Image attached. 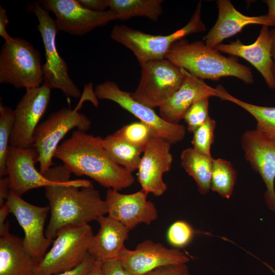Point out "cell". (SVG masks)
<instances>
[{"label": "cell", "mask_w": 275, "mask_h": 275, "mask_svg": "<svg viewBox=\"0 0 275 275\" xmlns=\"http://www.w3.org/2000/svg\"><path fill=\"white\" fill-rule=\"evenodd\" d=\"M71 174L63 164L51 167L44 173L57 181L45 187L50 213L45 232L52 240L64 226L88 224L107 213L106 202L92 183L86 179L70 180Z\"/></svg>", "instance_id": "obj_1"}, {"label": "cell", "mask_w": 275, "mask_h": 275, "mask_svg": "<svg viewBox=\"0 0 275 275\" xmlns=\"http://www.w3.org/2000/svg\"><path fill=\"white\" fill-rule=\"evenodd\" d=\"M102 139L76 129L57 148L54 157L77 176H87L108 189L131 186L132 173L115 163L102 145Z\"/></svg>", "instance_id": "obj_2"}, {"label": "cell", "mask_w": 275, "mask_h": 275, "mask_svg": "<svg viewBox=\"0 0 275 275\" xmlns=\"http://www.w3.org/2000/svg\"><path fill=\"white\" fill-rule=\"evenodd\" d=\"M165 59L203 80H218L232 76L246 84L254 83L250 68L240 63L236 58L224 56L203 41L190 42L185 38L178 40L172 45Z\"/></svg>", "instance_id": "obj_3"}, {"label": "cell", "mask_w": 275, "mask_h": 275, "mask_svg": "<svg viewBox=\"0 0 275 275\" xmlns=\"http://www.w3.org/2000/svg\"><path fill=\"white\" fill-rule=\"evenodd\" d=\"M202 3L200 1L189 21L181 29L167 35L144 33L125 25H116L111 32L112 40L130 49L140 64L165 59L172 45L186 36L206 30L201 18Z\"/></svg>", "instance_id": "obj_4"}, {"label": "cell", "mask_w": 275, "mask_h": 275, "mask_svg": "<svg viewBox=\"0 0 275 275\" xmlns=\"http://www.w3.org/2000/svg\"><path fill=\"white\" fill-rule=\"evenodd\" d=\"M92 228L88 224L68 225L57 233L50 249L37 264L34 275H54L71 270L87 258Z\"/></svg>", "instance_id": "obj_5"}, {"label": "cell", "mask_w": 275, "mask_h": 275, "mask_svg": "<svg viewBox=\"0 0 275 275\" xmlns=\"http://www.w3.org/2000/svg\"><path fill=\"white\" fill-rule=\"evenodd\" d=\"M0 83L26 90L43 84L40 52L29 41L14 37L2 46Z\"/></svg>", "instance_id": "obj_6"}, {"label": "cell", "mask_w": 275, "mask_h": 275, "mask_svg": "<svg viewBox=\"0 0 275 275\" xmlns=\"http://www.w3.org/2000/svg\"><path fill=\"white\" fill-rule=\"evenodd\" d=\"M26 11L37 17V28L44 47L45 63L42 65L43 84L51 89L61 90L67 97L79 98L81 96L80 90L70 77L68 65L57 50L56 36L59 30L54 19L39 1L28 3Z\"/></svg>", "instance_id": "obj_7"}, {"label": "cell", "mask_w": 275, "mask_h": 275, "mask_svg": "<svg viewBox=\"0 0 275 275\" xmlns=\"http://www.w3.org/2000/svg\"><path fill=\"white\" fill-rule=\"evenodd\" d=\"M85 97L74 109L63 107L50 114L39 123L34 135L33 147L38 152L37 162L40 172L43 174L53 166L52 159L60 141L73 128L87 132L92 123L85 114L78 112Z\"/></svg>", "instance_id": "obj_8"}, {"label": "cell", "mask_w": 275, "mask_h": 275, "mask_svg": "<svg viewBox=\"0 0 275 275\" xmlns=\"http://www.w3.org/2000/svg\"><path fill=\"white\" fill-rule=\"evenodd\" d=\"M94 92L97 98L114 101L148 126L153 137L163 139L171 144L180 142L184 138L185 126L165 121L153 108L134 99L131 93L122 90L115 82L105 80L100 83Z\"/></svg>", "instance_id": "obj_9"}, {"label": "cell", "mask_w": 275, "mask_h": 275, "mask_svg": "<svg viewBox=\"0 0 275 275\" xmlns=\"http://www.w3.org/2000/svg\"><path fill=\"white\" fill-rule=\"evenodd\" d=\"M140 65L141 78L132 96L152 108L159 107L181 86L184 76L182 69L166 59Z\"/></svg>", "instance_id": "obj_10"}, {"label": "cell", "mask_w": 275, "mask_h": 275, "mask_svg": "<svg viewBox=\"0 0 275 275\" xmlns=\"http://www.w3.org/2000/svg\"><path fill=\"white\" fill-rule=\"evenodd\" d=\"M6 203L24 232L22 241L25 249L39 263L53 242L44 231L49 206L33 205L11 191Z\"/></svg>", "instance_id": "obj_11"}, {"label": "cell", "mask_w": 275, "mask_h": 275, "mask_svg": "<svg viewBox=\"0 0 275 275\" xmlns=\"http://www.w3.org/2000/svg\"><path fill=\"white\" fill-rule=\"evenodd\" d=\"M50 96L51 89L44 84L26 90L14 109V121L9 143L10 146H33L35 130L47 109Z\"/></svg>", "instance_id": "obj_12"}, {"label": "cell", "mask_w": 275, "mask_h": 275, "mask_svg": "<svg viewBox=\"0 0 275 275\" xmlns=\"http://www.w3.org/2000/svg\"><path fill=\"white\" fill-rule=\"evenodd\" d=\"M41 6L54 14L59 31L82 36L94 29L118 19L116 13L108 9L94 12L81 6L77 0H41Z\"/></svg>", "instance_id": "obj_13"}, {"label": "cell", "mask_w": 275, "mask_h": 275, "mask_svg": "<svg viewBox=\"0 0 275 275\" xmlns=\"http://www.w3.org/2000/svg\"><path fill=\"white\" fill-rule=\"evenodd\" d=\"M240 143L245 159L265 183V203L275 212V142L255 129L245 131Z\"/></svg>", "instance_id": "obj_14"}, {"label": "cell", "mask_w": 275, "mask_h": 275, "mask_svg": "<svg viewBox=\"0 0 275 275\" xmlns=\"http://www.w3.org/2000/svg\"><path fill=\"white\" fill-rule=\"evenodd\" d=\"M171 144L152 137L146 145L138 168L137 179L142 189L159 197L167 191L164 173L170 171L173 162Z\"/></svg>", "instance_id": "obj_15"}, {"label": "cell", "mask_w": 275, "mask_h": 275, "mask_svg": "<svg viewBox=\"0 0 275 275\" xmlns=\"http://www.w3.org/2000/svg\"><path fill=\"white\" fill-rule=\"evenodd\" d=\"M118 259L130 275H145L161 266L189 261L178 249L169 248L150 239L140 243L133 250L125 247Z\"/></svg>", "instance_id": "obj_16"}, {"label": "cell", "mask_w": 275, "mask_h": 275, "mask_svg": "<svg viewBox=\"0 0 275 275\" xmlns=\"http://www.w3.org/2000/svg\"><path fill=\"white\" fill-rule=\"evenodd\" d=\"M148 194L141 189L129 194L108 189L105 201L107 215L117 220L130 231L138 225H150L158 217L155 204L147 200Z\"/></svg>", "instance_id": "obj_17"}, {"label": "cell", "mask_w": 275, "mask_h": 275, "mask_svg": "<svg viewBox=\"0 0 275 275\" xmlns=\"http://www.w3.org/2000/svg\"><path fill=\"white\" fill-rule=\"evenodd\" d=\"M38 152L33 146L20 148L9 146L5 166L10 191L18 196L34 188L46 187L56 183L39 172L35 166Z\"/></svg>", "instance_id": "obj_18"}, {"label": "cell", "mask_w": 275, "mask_h": 275, "mask_svg": "<svg viewBox=\"0 0 275 275\" xmlns=\"http://www.w3.org/2000/svg\"><path fill=\"white\" fill-rule=\"evenodd\" d=\"M272 39L269 26L262 25L258 37L252 44L245 45L237 39L228 44L221 43L215 48L225 53L248 61L261 74L268 88L275 90V78L272 71Z\"/></svg>", "instance_id": "obj_19"}, {"label": "cell", "mask_w": 275, "mask_h": 275, "mask_svg": "<svg viewBox=\"0 0 275 275\" xmlns=\"http://www.w3.org/2000/svg\"><path fill=\"white\" fill-rule=\"evenodd\" d=\"M182 69L184 76L181 86L159 107L161 118L174 124H179L186 111L196 101L205 98L218 97L216 88L210 87L204 80Z\"/></svg>", "instance_id": "obj_20"}, {"label": "cell", "mask_w": 275, "mask_h": 275, "mask_svg": "<svg viewBox=\"0 0 275 275\" xmlns=\"http://www.w3.org/2000/svg\"><path fill=\"white\" fill-rule=\"evenodd\" d=\"M216 4L218 9L217 20L203 38V41L210 47L215 48L224 40L235 35L250 24L275 26V22L267 14L245 15L239 12L229 0H218Z\"/></svg>", "instance_id": "obj_21"}, {"label": "cell", "mask_w": 275, "mask_h": 275, "mask_svg": "<svg viewBox=\"0 0 275 275\" xmlns=\"http://www.w3.org/2000/svg\"><path fill=\"white\" fill-rule=\"evenodd\" d=\"M97 222L99 229L91 239L89 253L102 262L118 259L130 231L108 215L100 217Z\"/></svg>", "instance_id": "obj_22"}, {"label": "cell", "mask_w": 275, "mask_h": 275, "mask_svg": "<svg viewBox=\"0 0 275 275\" xmlns=\"http://www.w3.org/2000/svg\"><path fill=\"white\" fill-rule=\"evenodd\" d=\"M9 227L8 224L0 234V275H34L38 263Z\"/></svg>", "instance_id": "obj_23"}, {"label": "cell", "mask_w": 275, "mask_h": 275, "mask_svg": "<svg viewBox=\"0 0 275 275\" xmlns=\"http://www.w3.org/2000/svg\"><path fill=\"white\" fill-rule=\"evenodd\" d=\"M181 166L196 182L198 191L202 195L211 189L213 158L201 154L193 148L184 149L181 154Z\"/></svg>", "instance_id": "obj_24"}, {"label": "cell", "mask_w": 275, "mask_h": 275, "mask_svg": "<svg viewBox=\"0 0 275 275\" xmlns=\"http://www.w3.org/2000/svg\"><path fill=\"white\" fill-rule=\"evenodd\" d=\"M162 0H106L107 8L114 11L118 19L144 17L157 21L163 12Z\"/></svg>", "instance_id": "obj_25"}, {"label": "cell", "mask_w": 275, "mask_h": 275, "mask_svg": "<svg viewBox=\"0 0 275 275\" xmlns=\"http://www.w3.org/2000/svg\"><path fill=\"white\" fill-rule=\"evenodd\" d=\"M216 88L218 98L233 102L248 112L256 121V129L275 142V107L260 106L243 101L231 95L221 85Z\"/></svg>", "instance_id": "obj_26"}, {"label": "cell", "mask_w": 275, "mask_h": 275, "mask_svg": "<svg viewBox=\"0 0 275 275\" xmlns=\"http://www.w3.org/2000/svg\"><path fill=\"white\" fill-rule=\"evenodd\" d=\"M102 145L115 163L131 173L138 169L142 150L114 133L103 138Z\"/></svg>", "instance_id": "obj_27"}, {"label": "cell", "mask_w": 275, "mask_h": 275, "mask_svg": "<svg viewBox=\"0 0 275 275\" xmlns=\"http://www.w3.org/2000/svg\"><path fill=\"white\" fill-rule=\"evenodd\" d=\"M236 181V172L232 163L222 158H213L211 189L223 198L229 199L232 195Z\"/></svg>", "instance_id": "obj_28"}, {"label": "cell", "mask_w": 275, "mask_h": 275, "mask_svg": "<svg viewBox=\"0 0 275 275\" xmlns=\"http://www.w3.org/2000/svg\"><path fill=\"white\" fill-rule=\"evenodd\" d=\"M14 121V110L0 104V177L7 176L6 158Z\"/></svg>", "instance_id": "obj_29"}, {"label": "cell", "mask_w": 275, "mask_h": 275, "mask_svg": "<svg viewBox=\"0 0 275 275\" xmlns=\"http://www.w3.org/2000/svg\"><path fill=\"white\" fill-rule=\"evenodd\" d=\"M114 133L143 151L153 137L150 127L140 121L124 125Z\"/></svg>", "instance_id": "obj_30"}, {"label": "cell", "mask_w": 275, "mask_h": 275, "mask_svg": "<svg viewBox=\"0 0 275 275\" xmlns=\"http://www.w3.org/2000/svg\"><path fill=\"white\" fill-rule=\"evenodd\" d=\"M216 121L209 117L206 122L193 132V148L198 152L208 156L211 155V147L214 141Z\"/></svg>", "instance_id": "obj_31"}, {"label": "cell", "mask_w": 275, "mask_h": 275, "mask_svg": "<svg viewBox=\"0 0 275 275\" xmlns=\"http://www.w3.org/2000/svg\"><path fill=\"white\" fill-rule=\"evenodd\" d=\"M195 230L187 222L179 220L173 223L169 228L167 238L169 243L174 248L185 247L192 240Z\"/></svg>", "instance_id": "obj_32"}, {"label": "cell", "mask_w": 275, "mask_h": 275, "mask_svg": "<svg viewBox=\"0 0 275 275\" xmlns=\"http://www.w3.org/2000/svg\"><path fill=\"white\" fill-rule=\"evenodd\" d=\"M209 98H205L196 101L185 113L183 119L189 132L193 133L210 117L208 112Z\"/></svg>", "instance_id": "obj_33"}, {"label": "cell", "mask_w": 275, "mask_h": 275, "mask_svg": "<svg viewBox=\"0 0 275 275\" xmlns=\"http://www.w3.org/2000/svg\"><path fill=\"white\" fill-rule=\"evenodd\" d=\"M186 263L174 264L156 268L145 275H189Z\"/></svg>", "instance_id": "obj_34"}, {"label": "cell", "mask_w": 275, "mask_h": 275, "mask_svg": "<svg viewBox=\"0 0 275 275\" xmlns=\"http://www.w3.org/2000/svg\"><path fill=\"white\" fill-rule=\"evenodd\" d=\"M103 275H130L119 259L102 262Z\"/></svg>", "instance_id": "obj_35"}, {"label": "cell", "mask_w": 275, "mask_h": 275, "mask_svg": "<svg viewBox=\"0 0 275 275\" xmlns=\"http://www.w3.org/2000/svg\"><path fill=\"white\" fill-rule=\"evenodd\" d=\"M96 261L90 254L86 260L78 266L70 270L54 275H86Z\"/></svg>", "instance_id": "obj_36"}, {"label": "cell", "mask_w": 275, "mask_h": 275, "mask_svg": "<svg viewBox=\"0 0 275 275\" xmlns=\"http://www.w3.org/2000/svg\"><path fill=\"white\" fill-rule=\"evenodd\" d=\"M9 23L8 15L6 10L0 6V36L7 43L13 39L7 31V27Z\"/></svg>", "instance_id": "obj_37"}, {"label": "cell", "mask_w": 275, "mask_h": 275, "mask_svg": "<svg viewBox=\"0 0 275 275\" xmlns=\"http://www.w3.org/2000/svg\"><path fill=\"white\" fill-rule=\"evenodd\" d=\"M85 8L94 12H103L107 8L106 0H77Z\"/></svg>", "instance_id": "obj_38"}, {"label": "cell", "mask_w": 275, "mask_h": 275, "mask_svg": "<svg viewBox=\"0 0 275 275\" xmlns=\"http://www.w3.org/2000/svg\"><path fill=\"white\" fill-rule=\"evenodd\" d=\"M10 191L9 179L8 176L0 178V206L4 205Z\"/></svg>", "instance_id": "obj_39"}, {"label": "cell", "mask_w": 275, "mask_h": 275, "mask_svg": "<svg viewBox=\"0 0 275 275\" xmlns=\"http://www.w3.org/2000/svg\"><path fill=\"white\" fill-rule=\"evenodd\" d=\"M9 213L10 210L6 203L0 206V233L3 232L8 223L6 220Z\"/></svg>", "instance_id": "obj_40"}, {"label": "cell", "mask_w": 275, "mask_h": 275, "mask_svg": "<svg viewBox=\"0 0 275 275\" xmlns=\"http://www.w3.org/2000/svg\"><path fill=\"white\" fill-rule=\"evenodd\" d=\"M268 8V12L266 14L270 19L275 22V0H265Z\"/></svg>", "instance_id": "obj_41"}, {"label": "cell", "mask_w": 275, "mask_h": 275, "mask_svg": "<svg viewBox=\"0 0 275 275\" xmlns=\"http://www.w3.org/2000/svg\"><path fill=\"white\" fill-rule=\"evenodd\" d=\"M86 275H103L102 262L96 260L94 264Z\"/></svg>", "instance_id": "obj_42"}, {"label": "cell", "mask_w": 275, "mask_h": 275, "mask_svg": "<svg viewBox=\"0 0 275 275\" xmlns=\"http://www.w3.org/2000/svg\"><path fill=\"white\" fill-rule=\"evenodd\" d=\"M272 39L271 56L272 59V71L275 78V28L270 30Z\"/></svg>", "instance_id": "obj_43"}]
</instances>
